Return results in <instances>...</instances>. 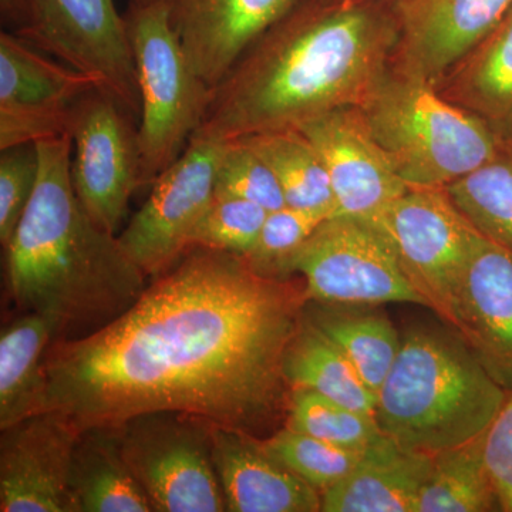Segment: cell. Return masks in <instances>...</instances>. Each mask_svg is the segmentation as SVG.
<instances>
[{"mask_svg": "<svg viewBox=\"0 0 512 512\" xmlns=\"http://www.w3.org/2000/svg\"><path fill=\"white\" fill-rule=\"evenodd\" d=\"M305 305L288 278L192 248L106 326L47 349L45 412L82 433L175 413L252 434L289 400L285 353Z\"/></svg>", "mask_w": 512, "mask_h": 512, "instance_id": "cell-1", "label": "cell"}, {"mask_svg": "<svg viewBox=\"0 0 512 512\" xmlns=\"http://www.w3.org/2000/svg\"><path fill=\"white\" fill-rule=\"evenodd\" d=\"M400 28L370 0H301L242 53L191 138L227 143L357 107L389 69Z\"/></svg>", "mask_w": 512, "mask_h": 512, "instance_id": "cell-2", "label": "cell"}, {"mask_svg": "<svg viewBox=\"0 0 512 512\" xmlns=\"http://www.w3.org/2000/svg\"><path fill=\"white\" fill-rule=\"evenodd\" d=\"M36 146V190L5 245L8 285L16 305L49 319L60 339L82 338L126 312L147 275L77 197L72 136Z\"/></svg>", "mask_w": 512, "mask_h": 512, "instance_id": "cell-3", "label": "cell"}, {"mask_svg": "<svg viewBox=\"0 0 512 512\" xmlns=\"http://www.w3.org/2000/svg\"><path fill=\"white\" fill-rule=\"evenodd\" d=\"M507 397L456 329L416 326L402 336L375 417L386 436L437 454L487 433Z\"/></svg>", "mask_w": 512, "mask_h": 512, "instance_id": "cell-4", "label": "cell"}, {"mask_svg": "<svg viewBox=\"0 0 512 512\" xmlns=\"http://www.w3.org/2000/svg\"><path fill=\"white\" fill-rule=\"evenodd\" d=\"M356 109L409 188H446L504 146L476 114L393 63Z\"/></svg>", "mask_w": 512, "mask_h": 512, "instance_id": "cell-5", "label": "cell"}, {"mask_svg": "<svg viewBox=\"0 0 512 512\" xmlns=\"http://www.w3.org/2000/svg\"><path fill=\"white\" fill-rule=\"evenodd\" d=\"M124 19L141 101V180L150 185L200 128L211 87L195 73L161 0H130Z\"/></svg>", "mask_w": 512, "mask_h": 512, "instance_id": "cell-6", "label": "cell"}, {"mask_svg": "<svg viewBox=\"0 0 512 512\" xmlns=\"http://www.w3.org/2000/svg\"><path fill=\"white\" fill-rule=\"evenodd\" d=\"M366 222L386 239L426 308L451 326L468 262L483 234L446 188H410Z\"/></svg>", "mask_w": 512, "mask_h": 512, "instance_id": "cell-7", "label": "cell"}, {"mask_svg": "<svg viewBox=\"0 0 512 512\" xmlns=\"http://www.w3.org/2000/svg\"><path fill=\"white\" fill-rule=\"evenodd\" d=\"M302 275L306 303L426 306L386 239L366 221L330 217L292 256L285 276Z\"/></svg>", "mask_w": 512, "mask_h": 512, "instance_id": "cell-8", "label": "cell"}, {"mask_svg": "<svg viewBox=\"0 0 512 512\" xmlns=\"http://www.w3.org/2000/svg\"><path fill=\"white\" fill-rule=\"evenodd\" d=\"M207 421L175 413L119 427L121 454L158 512L225 511Z\"/></svg>", "mask_w": 512, "mask_h": 512, "instance_id": "cell-9", "label": "cell"}, {"mask_svg": "<svg viewBox=\"0 0 512 512\" xmlns=\"http://www.w3.org/2000/svg\"><path fill=\"white\" fill-rule=\"evenodd\" d=\"M16 35L89 77L140 119L136 64L114 0H28L25 25Z\"/></svg>", "mask_w": 512, "mask_h": 512, "instance_id": "cell-10", "label": "cell"}, {"mask_svg": "<svg viewBox=\"0 0 512 512\" xmlns=\"http://www.w3.org/2000/svg\"><path fill=\"white\" fill-rule=\"evenodd\" d=\"M222 150L224 143L191 138L119 235L124 251L147 276L164 274L190 251L192 234L215 195Z\"/></svg>", "mask_w": 512, "mask_h": 512, "instance_id": "cell-11", "label": "cell"}, {"mask_svg": "<svg viewBox=\"0 0 512 512\" xmlns=\"http://www.w3.org/2000/svg\"><path fill=\"white\" fill-rule=\"evenodd\" d=\"M133 121L113 97L93 89L77 103L70 126L74 191L93 221L116 235L143 187Z\"/></svg>", "mask_w": 512, "mask_h": 512, "instance_id": "cell-12", "label": "cell"}, {"mask_svg": "<svg viewBox=\"0 0 512 512\" xmlns=\"http://www.w3.org/2000/svg\"><path fill=\"white\" fill-rule=\"evenodd\" d=\"M96 84L16 33H0V150L70 134Z\"/></svg>", "mask_w": 512, "mask_h": 512, "instance_id": "cell-13", "label": "cell"}, {"mask_svg": "<svg viewBox=\"0 0 512 512\" xmlns=\"http://www.w3.org/2000/svg\"><path fill=\"white\" fill-rule=\"evenodd\" d=\"M2 433L0 511L77 512L72 470L82 431L73 421L47 410Z\"/></svg>", "mask_w": 512, "mask_h": 512, "instance_id": "cell-14", "label": "cell"}, {"mask_svg": "<svg viewBox=\"0 0 512 512\" xmlns=\"http://www.w3.org/2000/svg\"><path fill=\"white\" fill-rule=\"evenodd\" d=\"M322 157L335 215L367 221L410 190L370 136L356 107L329 111L298 127Z\"/></svg>", "mask_w": 512, "mask_h": 512, "instance_id": "cell-15", "label": "cell"}, {"mask_svg": "<svg viewBox=\"0 0 512 512\" xmlns=\"http://www.w3.org/2000/svg\"><path fill=\"white\" fill-rule=\"evenodd\" d=\"M511 9L512 0H397L393 64L437 86Z\"/></svg>", "mask_w": 512, "mask_h": 512, "instance_id": "cell-16", "label": "cell"}, {"mask_svg": "<svg viewBox=\"0 0 512 512\" xmlns=\"http://www.w3.org/2000/svg\"><path fill=\"white\" fill-rule=\"evenodd\" d=\"M195 73L217 86L242 53L301 0H161Z\"/></svg>", "mask_w": 512, "mask_h": 512, "instance_id": "cell-17", "label": "cell"}, {"mask_svg": "<svg viewBox=\"0 0 512 512\" xmlns=\"http://www.w3.org/2000/svg\"><path fill=\"white\" fill-rule=\"evenodd\" d=\"M451 328L481 365L512 390V252L484 235L478 239L458 292Z\"/></svg>", "mask_w": 512, "mask_h": 512, "instance_id": "cell-18", "label": "cell"}, {"mask_svg": "<svg viewBox=\"0 0 512 512\" xmlns=\"http://www.w3.org/2000/svg\"><path fill=\"white\" fill-rule=\"evenodd\" d=\"M211 448L225 511H322V494L282 466L252 434L212 426Z\"/></svg>", "mask_w": 512, "mask_h": 512, "instance_id": "cell-19", "label": "cell"}, {"mask_svg": "<svg viewBox=\"0 0 512 512\" xmlns=\"http://www.w3.org/2000/svg\"><path fill=\"white\" fill-rule=\"evenodd\" d=\"M434 454L380 434L348 477L322 494L323 512H416Z\"/></svg>", "mask_w": 512, "mask_h": 512, "instance_id": "cell-20", "label": "cell"}, {"mask_svg": "<svg viewBox=\"0 0 512 512\" xmlns=\"http://www.w3.org/2000/svg\"><path fill=\"white\" fill-rule=\"evenodd\" d=\"M440 83L441 96L512 140V9Z\"/></svg>", "mask_w": 512, "mask_h": 512, "instance_id": "cell-21", "label": "cell"}, {"mask_svg": "<svg viewBox=\"0 0 512 512\" xmlns=\"http://www.w3.org/2000/svg\"><path fill=\"white\" fill-rule=\"evenodd\" d=\"M53 323L39 313L15 320L0 338V429L6 430L46 410L43 365Z\"/></svg>", "mask_w": 512, "mask_h": 512, "instance_id": "cell-22", "label": "cell"}, {"mask_svg": "<svg viewBox=\"0 0 512 512\" xmlns=\"http://www.w3.org/2000/svg\"><path fill=\"white\" fill-rule=\"evenodd\" d=\"M72 493L77 512L154 511L121 454L117 429L83 431L74 453Z\"/></svg>", "mask_w": 512, "mask_h": 512, "instance_id": "cell-23", "label": "cell"}, {"mask_svg": "<svg viewBox=\"0 0 512 512\" xmlns=\"http://www.w3.org/2000/svg\"><path fill=\"white\" fill-rule=\"evenodd\" d=\"M289 389H306L333 402L375 416L377 396L348 357L305 318L284 359Z\"/></svg>", "mask_w": 512, "mask_h": 512, "instance_id": "cell-24", "label": "cell"}, {"mask_svg": "<svg viewBox=\"0 0 512 512\" xmlns=\"http://www.w3.org/2000/svg\"><path fill=\"white\" fill-rule=\"evenodd\" d=\"M274 171L288 207L335 215V195L322 157L299 128L238 138Z\"/></svg>", "mask_w": 512, "mask_h": 512, "instance_id": "cell-25", "label": "cell"}, {"mask_svg": "<svg viewBox=\"0 0 512 512\" xmlns=\"http://www.w3.org/2000/svg\"><path fill=\"white\" fill-rule=\"evenodd\" d=\"M303 318L345 353L377 396L402 345V336L390 319L376 313L340 311L338 305L326 303L303 309Z\"/></svg>", "mask_w": 512, "mask_h": 512, "instance_id": "cell-26", "label": "cell"}, {"mask_svg": "<svg viewBox=\"0 0 512 512\" xmlns=\"http://www.w3.org/2000/svg\"><path fill=\"white\" fill-rule=\"evenodd\" d=\"M485 434L434 454L416 512L503 511L485 460Z\"/></svg>", "mask_w": 512, "mask_h": 512, "instance_id": "cell-27", "label": "cell"}, {"mask_svg": "<svg viewBox=\"0 0 512 512\" xmlns=\"http://www.w3.org/2000/svg\"><path fill=\"white\" fill-rule=\"evenodd\" d=\"M458 210L488 239L512 252V151L500 153L447 185Z\"/></svg>", "mask_w": 512, "mask_h": 512, "instance_id": "cell-28", "label": "cell"}, {"mask_svg": "<svg viewBox=\"0 0 512 512\" xmlns=\"http://www.w3.org/2000/svg\"><path fill=\"white\" fill-rule=\"evenodd\" d=\"M286 427L352 450H363L382 434L372 414L306 389L291 390Z\"/></svg>", "mask_w": 512, "mask_h": 512, "instance_id": "cell-29", "label": "cell"}, {"mask_svg": "<svg viewBox=\"0 0 512 512\" xmlns=\"http://www.w3.org/2000/svg\"><path fill=\"white\" fill-rule=\"evenodd\" d=\"M262 446L320 494L348 477L363 451L336 446L289 427L262 441Z\"/></svg>", "mask_w": 512, "mask_h": 512, "instance_id": "cell-30", "label": "cell"}, {"mask_svg": "<svg viewBox=\"0 0 512 512\" xmlns=\"http://www.w3.org/2000/svg\"><path fill=\"white\" fill-rule=\"evenodd\" d=\"M268 211L254 202L215 192L191 239L192 248L245 256L254 247Z\"/></svg>", "mask_w": 512, "mask_h": 512, "instance_id": "cell-31", "label": "cell"}, {"mask_svg": "<svg viewBox=\"0 0 512 512\" xmlns=\"http://www.w3.org/2000/svg\"><path fill=\"white\" fill-rule=\"evenodd\" d=\"M328 218L320 212L298 210L288 205L268 212L254 247L244 258L259 274L286 278V265L292 256Z\"/></svg>", "mask_w": 512, "mask_h": 512, "instance_id": "cell-32", "label": "cell"}, {"mask_svg": "<svg viewBox=\"0 0 512 512\" xmlns=\"http://www.w3.org/2000/svg\"><path fill=\"white\" fill-rule=\"evenodd\" d=\"M215 192L254 202L268 212L286 207L274 171L242 140L224 143Z\"/></svg>", "mask_w": 512, "mask_h": 512, "instance_id": "cell-33", "label": "cell"}, {"mask_svg": "<svg viewBox=\"0 0 512 512\" xmlns=\"http://www.w3.org/2000/svg\"><path fill=\"white\" fill-rule=\"evenodd\" d=\"M0 151V241L5 247L32 200L40 163L36 144Z\"/></svg>", "mask_w": 512, "mask_h": 512, "instance_id": "cell-34", "label": "cell"}, {"mask_svg": "<svg viewBox=\"0 0 512 512\" xmlns=\"http://www.w3.org/2000/svg\"><path fill=\"white\" fill-rule=\"evenodd\" d=\"M485 460L501 510L512 512V390L485 434Z\"/></svg>", "mask_w": 512, "mask_h": 512, "instance_id": "cell-35", "label": "cell"}, {"mask_svg": "<svg viewBox=\"0 0 512 512\" xmlns=\"http://www.w3.org/2000/svg\"><path fill=\"white\" fill-rule=\"evenodd\" d=\"M0 13L2 22L19 32L26 22L28 0H0Z\"/></svg>", "mask_w": 512, "mask_h": 512, "instance_id": "cell-36", "label": "cell"}, {"mask_svg": "<svg viewBox=\"0 0 512 512\" xmlns=\"http://www.w3.org/2000/svg\"><path fill=\"white\" fill-rule=\"evenodd\" d=\"M394 2H397V0H394Z\"/></svg>", "mask_w": 512, "mask_h": 512, "instance_id": "cell-37", "label": "cell"}]
</instances>
